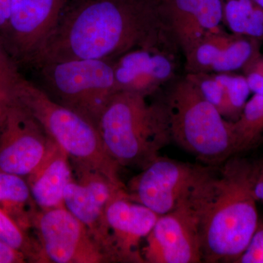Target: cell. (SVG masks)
I'll list each match as a JSON object with an SVG mask.
<instances>
[{
  "label": "cell",
  "mask_w": 263,
  "mask_h": 263,
  "mask_svg": "<svg viewBox=\"0 0 263 263\" xmlns=\"http://www.w3.org/2000/svg\"><path fill=\"white\" fill-rule=\"evenodd\" d=\"M179 49L158 0H71L32 67L74 60L115 61L138 48Z\"/></svg>",
  "instance_id": "obj_1"
},
{
  "label": "cell",
  "mask_w": 263,
  "mask_h": 263,
  "mask_svg": "<svg viewBox=\"0 0 263 263\" xmlns=\"http://www.w3.org/2000/svg\"><path fill=\"white\" fill-rule=\"evenodd\" d=\"M263 159L232 156L205 165L181 204L196 219L203 262H233L248 245L259 221L254 183Z\"/></svg>",
  "instance_id": "obj_2"
},
{
  "label": "cell",
  "mask_w": 263,
  "mask_h": 263,
  "mask_svg": "<svg viewBox=\"0 0 263 263\" xmlns=\"http://www.w3.org/2000/svg\"><path fill=\"white\" fill-rule=\"evenodd\" d=\"M118 91L104 109L98 128L107 152L121 167H146L172 142L162 99Z\"/></svg>",
  "instance_id": "obj_3"
},
{
  "label": "cell",
  "mask_w": 263,
  "mask_h": 263,
  "mask_svg": "<svg viewBox=\"0 0 263 263\" xmlns=\"http://www.w3.org/2000/svg\"><path fill=\"white\" fill-rule=\"evenodd\" d=\"M162 101L172 141L205 165L234 155L233 122L221 116L186 75L167 85Z\"/></svg>",
  "instance_id": "obj_4"
},
{
  "label": "cell",
  "mask_w": 263,
  "mask_h": 263,
  "mask_svg": "<svg viewBox=\"0 0 263 263\" xmlns=\"http://www.w3.org/2000/svg\"><path fill=\"white\" fill-rule=\"evenodd\" d=\"M15 100L27 109L72 164L97 171L119 187L127 189L121 167L109 155L98 128L91 121L50 98L38 85L23 78Z\"/></svg>",
  "instance_id": "obj_5"
},
{
  "label": "cell",
  "mask_w": 263,
  "mask_h": 263,
  "mask_svg": "<svg viewBox=\"0 0 263 263\" xmlns=\"http://www.w3.org/2000/svg\"><path fill=\"white\" fill-rule=\"evenodd\" d=\"M114 61L74 60L47 62L35 68L40 86L53 100L75 110L98 127L104 109L118 92Z\"/></svg>",
  "instance_id": "obj_6"
},
{
  "label": "cell",
  "mask_w": 263,
  "mask_h": 263,
  "mask_svg": "<svg viewBox=\"0 0 263 263\" xmlns=\"http://www.w3.org/2000/svg\"><path fill=\"white\" fill-rule=\"evenodd\" d=\"M55 143L17 100L0 110V171L27 179Z\"/></svg>",
  "instance_id": "obj_7"
},
{
  "label": "cell",
  "mask_w": 263,
  "mask_h": 263,
  "mask_svg": "<svg viewBox=\"0 0 263 263\" xmlns=\"http://www.w3.org/2000/svg\"><path fill=\"white\" fill-rule=\"evenodd\" d=\"M71 0H12L0 43L17 65L31 66L60 22Z\"/></svg>",
  "instance_id": "obj_8"
},
{
  "label": "cell",
  "mask_w": 263,
  "mask_h": 263,
  "mask_svg": "<svg viewBox=\"0 0 263 263\" xmlns=\"http://www.w3.org/2000/svg\"><path fill=\"white\" fill-rule=\"evenodd\" d=\"M203 166L159 156L126 186L128 196L157 215L167 214L186 198Z\"/></svg>",
  "instance_id": "obj_9"
},
{
  "label": "cell",
  "mask_w": 263,
  "mask_h": 263,
  "mask_svg": "<svg viewBox=\"0 0 263 263\" xmlns=\"http://www.w3.org/2000/svg\"><path fill=\"white\" fill-rule=\"evenodd\" d=\"M32 229L48 262H108L87 228L65 206L38 210Z\"/></svg>",
  "instance_id": "obj_10"
},
{
  "label": "cell",
  "mask_w": 263,
  "mask_h": 263,
  "mask_svg": "<svg viewBox=\"0 0 263 263\" xmlns=\"http://www.w3.org/2000/svg\"><path fill=\"white\" fill-rule=\"evenodd\" d=\"M72 166L73 178L66 186L64 206L87 228L110 262L105 212L110 200L119 192L127 190L119 187L97 171Z\"/></svg>",
  "instance_id": "obj_11"
},
{
  "label": "cell",
  "mask_w": 263,
  "mask_h": 263,
  "mask_svg": "<svg viewBox=\"0 0 263 263\" xmlns=\"http://www.w3.org/2000/svg\"><path fill=\"white\" fill-rule=\"evenodd\" d=\"M143 243L145 263L203 262L196 219L183 204L159 216Z\"/></svg>",
  "instance_id": "obj_12"
},
{
  "label": "cell",
  "mask_w": 263,
  "mask_h": 263,
  "mask_svg": "<svg viewBox=\"0 0 263 263\" xmlns=\"http://www.w3.org/2000/svg\"><path fill=\"white\" fill-rule=\"evenodd\" d=\"M159 215L131 200L127 190L117 194L105 212L110 243V262L145 263L141 245Z\"/></svg>",
  "instance_id": "obj_13"
},
{
  "label": "cell",
  "mask_w": 263,
  "mask_h": 263,
  "mask_svg": "<svg viewBox=\"0 0 263 263\" xmlns=\"http://www.w3.org/2000/svg\"><path fill=\"white\" fill-rule=\"evenodd\" d=\"M177 53L161 48H138L124 53L114 61L118 91L155 96L178 78Z\"/></svg>",
  "instance_id": "obj_14"
},
{
  "label": "cell",
  "mask_w": 263,
  "mask_h": 263,
  "mask_svg": "<svg viewBox=\"0 0 263 263\" xmlns=\"http://www.w3.org/2000/svg\"><path fill=\"white\" fill-rule=\"evenodd\" d=\"M262 41L223 30L209 32L184 56L186 73L234 72L260 53Z\"/></svg>",
  "instance_id": "obj_15"
},
{
  "label": "cell",
  "mask_w": 263,
  "mask_h": 263,
  "mask_svg": "<svg viewBox=\"0 0 263 263\" xmlns=\"http://www.w3.org/2000/svg\"><path fill=\"white\" fill-rule=\"evenodd\" d=\"M158 3L170 34L183 56L223 22V0H158Z\"/></svg>",
  "instance_id": "obj_16"
},
{
  "label": "cell",
  "mask_w": 263,
  "mask_h": 263,
  "mask_svg": "<svg viewBox=\"0 0 263 263\" xmlns=\"http://www.w3.org/2000/svg\"><path fill=\"white\" fill-rule=\"evenodd\" d=\"M72 178L70 157L55 143L37 168L27 178L37 209L48 210L64 206V193Z\"/></svg>",
  "instance_id": "obj_17"
},
{
  "label": "cell",
  "mask_w": 263,
  "mask_h": 263,
  "mask_svg": "<svg viewBox=\"0 0 263 263\" xmlns=\"http://www.w3.org/2000/svg\"><path fill=\"white\" fill-rule=\"evenodd\" d=\"M186 76L224 119L231 122L239 119L252 92L243 74L197 72Z\"/></svg>",
  "instance_id": "obj_18"
},
{
  "label": "cell",
  "mask_w": 263,
  "mask_h": 263,
  "mask_svg": "<svg viewBox=\"0 0 263 263\" xmlns=\"http://www.w3.org/2000/svg\"><path fill=\"white\" fill-rule=\"evenodd\" d=\"M0 209L25 231L32 229L33 220L39 209L26 178L0 171Z\"/></svg>",
  "instance_id": "obj_19"
},
{
  "label": "cell",
  "mask_w": 263,
  "mask_h": 263,
  "mask_svg": "<svg viewBox=\"0 0 263 263\" xmlns=\"http://www.w3.org/2000/svg\"><path fill=\"white\" fill-rule=\"evenodd\" d=\"M223 22L230 32L263 41V10L254 0H223Z\"/></svg>",
  "instance_id": "obj_20"
},
{
  "label": "cell",
  "mask_w": 263,
  "mask_h": 263,
  "mask_svg": "<svg viewBox=\"0 0 263 263\" xmlns=\"http://www.w3.org/2000/svg\"><path fill=\"white\" fill-rule=\"evenodd\" d=\"M234 155H241L263 141V95L254 94L247 101L238 120L233 122Z\"/></svg>",
  "instance_id": "obj_21"
},
{
  "label": "cell",
  "mask_w": 263,
  "mask_h": 263,
  "mask_svg": "<svg viewBox=\"0 0 263 263\" xmlns=\"http://www.w3.org/2000/svg\"><path fill=\"white\" fill-rule=\"evenodd\" d=\"M0 240L23 254L29 262H48L37 238L29 235L1 209Z\"/></svg>",
  "instance_id": "obj_22"
},
{
  "label": "cell",
  "mask_w": 263,
  "mask_h": 263,
  "mask_svg": "<svg viewBox=\"0 0 263 263\" xmlns=\"http://www.w3.org/2000/svg\"><path fill=\"white\" fill-rule=\"evenodd\" d=\"M23 76L19 66L0 43V110L15 100Z\"/></svg>",
  "instance_id": "obj_23"
},
{
  "label": "cell",
  "mask_w": 263,
  "mask_h": 263,
  "mask_svg": "<svg viewBox=\"0 0 263 263\" xmlns=\"http://www.w3.org/2000/svg\"><path fill=\"white\" fill-rule=\"evenodd\" d=\"M234 263H263V219H259L248 245Z\"/></svg>",
  "instance_id": "obj_24"
},
{
  "label": "cell",
  "mask_w": 263,
  "mask_h": 263,
  "mask_svg": "<svg viewBox=\"0 0 263 263\" xmlns=\"http://www.w3.org/2000/svg\"><path fill=\"white\" fill-rule=\"evenodd\" d=\"M242 71L251 91L254 94L263 95V53H259L254 57Z\"/></svg>",
  "instance_id": "obj_25"
},
{
  "label": "cell",
  "mask_w": 263,
  "mask_h": 263,
  "mask_svg": "<svg viewBox=\"0 0 263 263\" xmlns=\"http://www.w3.org/2000/svg\"><path fill=\"white\" fill-rule=\"evenodd\" d=\"M28 262L25 256L0 240V263Z\"/></svg>",
  "instance_id": "obj_26"
},
{
  "label": "cell",
  "mask_w": 263,
  "mask_h": 263,
  "mask_svg": "<svg viewBox=\"0 0 263 263\" xmlns=\"http://www.w3.org/2000/svg\"><path fill=\"white\" fill-rule=\"evenodd\" d=\"M12 0H0V36L4 32L10 16Z\"/></svg>",
  "instance_id": "obj_27"
},
{
  "label": "cell",
  "mask_w": 263,
  "mask_h": 263,
  "mask_svg": "<svg viewBox=\"0 0 263 263\" xmlns=\"http://www.w3.org/2000/svg\"><path fill=\"white\" fill-rule=\"evenodd\" d=\"M254 193L257 202H263V165L254 183Z\"/></svg>",
  "instance_id": "obj_28"
},
{
  "label": "cell",
  "mask_w": 263,
  "mask_h": 263,
  "mask_svg": "<svg viewBox=\"0 0 263 263\" xmlns=\"http://www.w3.org/2000/svg\"><path fill=\"white\" fill-rule=\"evenodd\" d=\"M254 1L263 10V0H254Z\"/></svg>",
  "instance_id": "obj_29"
}]
</instances>
